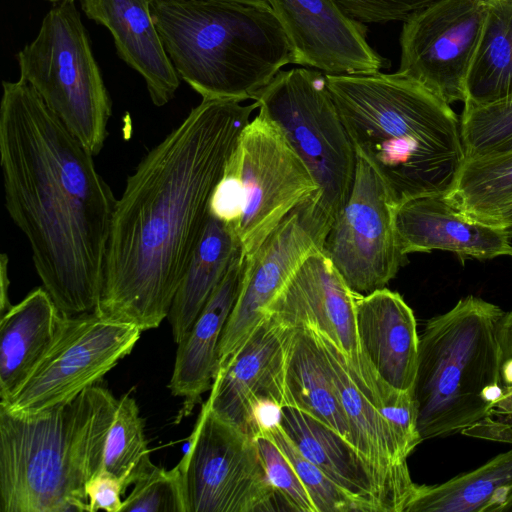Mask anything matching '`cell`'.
<instances>
[{"label":"cell","instance_id":"1","mask_svg":"<svg viewBox=\"0 0 512 512\" xmlns=\"http://www.w3.org/2000/svg\"><path fill=\"white\" fill-rule=\"evenodd\" d=\"M257 102L202 99L139 162L115 207L94 312L141 331L168 317Z\"/></svg>","mask_w":512,"mask_h":512},{"label":"cell","instance_id":"2","mask_svg":"<svg viewBox=\"0 0 512 512\" xmlns=\"http://www.w3.org/2000/svg\"><path fill=\"white\" fill-rule=\"evenodd\" d=\"M93 154L24 79L2 82L0 165L5 206L64 316L94 312L117 204Z\"/></svg>","mask_w":512,"mask_h":512},{"label":"cell","instance_id":"3","mask_svg":"<svg viewBox=\"0 0 512 512\" xmlns=\"http://www.w3.org/2000/svg\"><path fill=\"white\" fill-rule=\"evenodd\" d=\"M325 76L357 157L398 205L453 189L465 153L450 104L399 72Z\"/></svg>","mask_w":512,"mask_h":512},{"label":"cell","instance_id":"4","mask_svg":"<svg viewBox=\"0 0 512 512\" xmlns=\"http://www.w3.org/2000/svg\"><path fill=\"white\" fill-rule=\"evenodd\" d=\"M117 401L97 384L34 414L0 406V512H88Z\"/></svg>","mask_w":512,"mask_h":512},{"label":"cell","instance_id":"5","mask_svg":"<svg viewBox=\"0 0 512 512\" xmlns=\"http://www.w3.org/2000/svg\"><path fill=\"white\" fill-rule=\"evenodd\" d=\"M152 16L179 77L202 99H253L294 64L269 4L152 0Z\"/></svg>","mask_w":512,"mask_h":512},{"label":"cell","instance_id":"6","mask_svg":"<svg viewBox=\"0 0 512 512\" xmlns=\"http://www.w3.org/2000/svg\"><path fill=\"white\" fill-rule=\"evenodd\" d=\"M499 306L475 296L427 321L419 335L412 397L422 441L467 432L503 395Z\"/></svg>","mask_w":512,"mask_h":512},{"label":"cell","instance_id":"7","mask_svg":"<svg viewBox=\"0 0 512 512\" xmlns=\"http://www.w3.org/2000/svg\"><path fill=\"white\" fill-rule=\"evenodd\" d=\"M16 60L20 78L94 156L99 154L112 102L75 3L54 5Z\"/></svg>","mask_w":512,"mask_h":512},{"label":"cell","instance_id":"8","mask_svg":"<svg viewBox=\"0 0 512 512\" xmlns=\"http://www.w3.org/2000/svg\"><path fill=\"white\" fill-rule=\"evenodd\" d=\"M255 102L311 172L318 185L314 204L330 229L349 197L357 155L325 74L306 67L280 71Z\"/></svg>","mask_w":512,"mask_h":512},{"label":"cell","instance_id":"9","mask_svg":"<svg viewBox=\"0 0 512 512\" xmlns=\"http://www.w3.org/2000/svg\"><path fill=\"white\" fill-rule=\"evenodd\" d=\"M178 464L188 512L281 510L255 438L218 417L206 402Z\"/></svg>","mask_w":512,"mask_h":512},{"label":"cell","instance_id":"10","mask_svg":"<svg viewBox=\"0 0 512 512\" xmlns=\"http://www.w3.org/2000/svg\"><path fill=\"white\" fill-rule=\"evenodd\" d=\"M227 167L239 186L241 216L235 234L244 258L318 190L281 129L260 114L243 129Z\"/></svg>","mask_w":512,"mask_h":512},{"label":"cell","instance_id":"11","mask_svg":"<svg viewBox=\"0 0 512 512\" xmlns=\"http://www.w3.org/2000/svg\"><path fill=\"white\" fill-rule=\"evenodd\" d=\"M141 332L95 312L63 315L52 346L19 391L0 406L12 413L34 414L72 400L130 354Z\"/></svg>","mask_w":512,"mask_h":512},{"label":"cell","instance_id":"12","mask_svg":"<svg viewBox=\"0 0 512 512\" xmlns=\"http://www.w3.org/2000/svg\"><path fill=\"white\" fill-rule=\"evenodd\" d=\"M397 206L383 179L357 157L349 197L322 246V252L357 295L385 288L407 262L396 231Z\"/></svg>","mask_w":512,"mask_h":512},{"label":"cell","instance_id":"13","mask_svg":"<svg viewBox=\"0 0 512 512\" xmlns=\"http://www.w3.org/2000/svg\"><path fill=\"white\" fill-rule=\"evenodd\" d=\"M356 298L330 259L318 250L301 264L269 307L268 315L291 327H309L330 339L341 351L358 388L380 409L399 390L381 382L362 352Z\"/></svg>","mask_w":512,"mask_h":512},{"label":"cell","instance_id":"14","mask_svg":"<svg viewBox=\"0 0 512 512\" xmlns=\"http://www.w3.org/2000/svg\"><path fill=\"white\" fill-rule=\"evenodd\" d=\"M485 0H437L403 22L400 67L448 104L466 99L482 33Z\"/></svg>","mask_w":512,"mask_h":512},{"label":"cell","instance_id":"15","mask_svg":"<svg viewBox=\"0 0 512 512\" xmlns=\"http://www.w3.org/2000/svg\"><path fill=\"white\" fill-rule=\"evenodd\" d=\"M313 196L293 209L245 258L240 291L219 344L218 370L265 320L269 307L306 258L322 250L329 229L317 213Z\"/></svg>","mask_w":512,"mask_h":512},{"label":"cell","instance_id":"16","mask_svg":"<svg viewBox=\"0 0 512 512\" xmlns=\"http://www.w3.org/2000/svg\"><path fill=\"white\" fill-rule=\"evenodd\" d=\"M294 330L268 315L218 370L206 401L218 417L255 437L256 410L267 402L284 407V373Z\"/></svg>","mask_w":512,"mask_h":512},{"label":"cell","instance_id":"17","mask_svg":"<svg viewBox=\"0 0 512 512\" xmlns=\"http://www.w3.org/2000/svg\"><path fill=\"white\" fill-rule=\"evenodd\" d=\"M292 47L294 64L325 74L380 72L388 61L367 42V28L333 0H268Z\"/></svg>","mask_w":512,"mask_h":512},{"label":"cell","instance_id":"18","mask_svg":"<svg viewBox=\"0 0 512 512\" xmlns=\"http://www.w3.org/2000/svg\"><path fill=\"white\" fill-rule=\"evenodd\" d=\"M309 329L322 351L353 445L378 476L384 511L404 512L418 485L411 479L407 458L388 421L358 388L339 348L323 334Z\"/></svg>","mask_w":512,"mask_h":512},{"label":"cell","instance_id":"19","mask_svg":"<svg viewBox=\"0 0 512 512\" xmlns=\"http://www.w3.org/2000/svg\"><path fill=\"white\" fill-rule=\"evenodd\" d=\"M395 225L400 249L406 256L432 250L479 260L512 255V241L501 225L468 215L445 195L400 203Z\"/></svg>","mask_w":512,"mask_h":512},{"label":"cell","instance_id":"20","mask_svg":"<svg viewBox=\"0 0 512 512\" xmlns=\"http://www.w3.org/2000/svg\"><path fill=\"white\" fill-rule=\"evenodd\" d=\"M356 325L362 352L381 382L411 392L419 334L414 313L402 296L386 287L357 295Z\"/></svg>","mask_w":512,"mask_h":512},{"label":"cell","instance_id":"21","mask_svg":"<svg viewBox=\"0 0 512 512\" xmlns=\"http://www.w3.org/2000/svg\"><path fill=\"white\" fill-rule=\"evenodd\" d=\"M152 0H81L85 15L111 33L118 56L138 72L146 83L152 103L161 107L180 85L160 38Z\"/></svg>","mask_w":512,"mask_h":512},{"label":"cell","instance_id":"22","mask_svg":"<svg viewBox=\"0 0 512 512\" xmlns=\"http://www.w3.org/2000/svg\"><path fill=\"white\" fill-rule=\"evenodd\" d=\"M240 251L191 328L178 344L169 389L184 399L180 417L187 416L211 390L218 371L221 337L237 300L245 270Z\"/></svg>","mask_w":512,"mask_h":512},{"label":"cell","instance_id":"23","mask_svg":"<svg viewBox=\"0 0 512 512\" xmlns=\"http://www.w3.org/2000/svg\"><path fill=\"white\" fill-rule=\"evenodd\" d=\"M279 424L299 451L367 512H385L375 470L348 440L289 406L281 408Z\"/></svg>","mask_w":512,"mask_h":512},{"label":"cell","instance_id":"24","mask_svg":"<svg viewBox=\"0 0 512 512\" xmlns=\"http://www.w3.org/2000/svg\"><path fill=\"white\" fill-rule=\"evenodd\" d=\"M63 314L42 287L32 290L0 319V403L22 387L52 346Z\"/></svg>","mask_w":512,"mask_h":512},{"label":"cell","instance_id":"25","mask_svg":"<svg viewBox=\"0 0 512 512\" xmlns=\"http://www.w3.org/2000/svg\"><path fill=\"white\" fill-rule=\"evenodd\" d=\"M284 406L307 413L353 445L349 423L322 351L306 326L295 327L290 342L284 373Z\"/></svg>","mask_w":512,"mask_h":512},{"label":"cell","instance_id":"26","mask_svg":"<svg viewBox=\"0 0 512 512\" xmlns=\"http://www.w3.org/2000/svg\"><path fill=\"white\" fill-rule=\"evenodd\" d=\"M240 251L235 233L210 215L168 314L176 343L191 328Z\"/></svg>","mask_w":512,"mask_h":512},{"label":"cell","instance_id":"27","mask_svg":"<svg viewBox=\"0 0 512 512\" xmlns=\"http://www.w3.org/2000/svg\"><path fill=\"white\" fill-rule=\"evenodd\" d=\"M512 488V448L441 484L418 485L404 512H499Z\"/></svg>","mask_w":512,"mask_h":512},{"label":"cell","instance_id":"28","mask_svg":"<svg viewBox=\"0 0 512 512\" xmlns=\"http://www.w3.org/2000/svg\"><path fill=\"white\" fill-rule=\"evenodd\" d=\"M486 15L466 80L464 103L512 95V0H485Z\"/></svg>","mask_w":512,"mask_h":512},{"label":"cell","instance_id":"29","mask_svg":"<svg viewBox=\"0 0 512 512\" xmlns=\"http://www.w3.org/2000/svg\"><path fill=\"white\" fill-rule=\"evenodd\" d=\"M445 196L468 215L488 221L512 205V152L465 159Z\"/></svg>","mask_w":512,"mask_h":512},{"label":"cell","instance_id":"30","mask_svg":"<svg viewBox=\"0 0 512 512\" xmlns=\"http://www.w3.org/2000/svg\"><path fill=\"white\" fill-rule=\"evenodd\" d=\"M154 467L137 402L129 392L125 393L117 401L104 447L102 469L117 477L126 491Z\"/></svg>","mask_w":512,"mask_h":512},{"label":"cell","instance_id":"31","mask_svg":"<svg viewBox=\"0 0 512 512\" xmlns=\"http://www.w3.org/2000/svg\"><path fill=\"white\" fill-rule=\"evenodd\" d=\"M460 131L465 159L512 152V95L489 103H464Z\"/></svg>","mask_w":512,"mask_h":512},{"label":"cell","instance_id":"32","mask_svg":"<svg viewBox=\"0 0 512 512\" xmlns=\"http://www.w3.org/2000/svg\"><path fill=\"white\" fill-rule=\"evenodd\" d=\"M261 433L269 436L290 460L317 512H367L299 451L280 424Z\"/></svg>","mask_w":512,"mask_h":512},{"label":"cell","instance_id":"33","mask_svg":"<svg viewBox=\"0 0 512 512\" xmlns=\"http://www.w3.org/2000/svg\"><path fill=\"white\" fill-rule=\"evenodd\" d=\"M120 512H188L179 464L170 470L155 466L134 484Z\"/></svg>","mask_w":512,"mask_h":512},{"label":"cell","instance_id":"34","mask_svg":"<svg viewBox=\"0 0 512 512\" xmlns=\"http://www.w3.org/2000/svg\"><path fill=\"white\" fill-rule=\"evenodd\" d=\"M268 480L285 510L317 512L315 505L290 460L266 434L254 437Z\"/></svg>","mask_w":512,"mask_h":512},{"label":"cell","instance_id":"35","mask_svg":"<svg viewBox=\"0 0 512 512\" xmlns=\"http://www.w3.org/2000/svg\"><path fill=\"white\" fill-rule=\"evenodd\" d=\"M349 18L362 23L405 22L437 0H333Z\"/></svg>","mask_w":512,"mask_h":512},{"label":"cell","instance_id":"36","mask_svg":"<svg viewBox=\"0 0 512 512\" xmlns=\"http://www.w3.org/2000/svg\"><path fill=\"white\" fill-rule=\"evenodd\" d=\"M124 493L120 480L113 474L101 469L86 485L88 512L98 510L120 512L123 503L121 496Z\"/></svg>","mask_w":512,"mask_h":512},{"label":"cell","instance_id":"37","mask_svg":"<svg viewBox=\"0 0 512 512\" xmlns=\"http://www.w3.org/2000/svg\"><path fill=\"white\" fill-rule=\"evenodd\" d=\"M500 378L503 396L512 395V310L504 312L498 324Z\"/></svg>","mask_w":512,"mask_h":512},{"label":"cell","instance_id":"38","mask_svg":"<svg viewBox=\"0 0 512 512\" xmlns=\"http://www.w3.org/2000/svg\"><path fill=\"white\" fill-rule=\"evenodd\" d=\"M8 258L6 254L1 255V272H0V282H1V293H0V307H1V315L5 313L7 309L11 306L8 299V287H9V279H8Z\"/></svg>","mask_w":512,"mask_h":512},{"label":"cell","instance_id":"39","mask_svg":"<svg viewBox=\"0 0 512 512\" xmlns=\"http://www.w3.org/2000/svg\"><path fill=\"white\" fill-rule=\"evenodd\" d=\"M488 221L501 225L512 241V205L489 219Z\"/></svg>","mask_w":512,"mask_h":512},{"label":"cell","instance_id":"40","mask_svg":"<svg viewBox=\"0 0 512 512\" xmlns=\"http://www.w3.org/2000/svg\"><path fill=\"white\" fill-rule=\"evenodd\" d=\"M509 511H512V488L508 492V494L499 510V512H509Z\"/></svg>","mask_w":512,"mask_h":512},{"label":"cell","instance_id":"41","mask_svg":"<svg viewBox=\"0 0 512 512\" xmlns=\"http://www.w3.org/2000/svg\"><path fill=\"white\" fill-rule=\"evenodd\" d=\"M229 1H239V2H247V3H257V4H269L268 0H229Z\"/></svg>","mask_w":512,"mask_h":512},{"label":"cell","instance_id":"42","mask_svg":"<svg viewBox=\"0 0 512 512\" xmlns=\"http://www.w3.org/2000/svg\"><path fill=\"white\" fill-rule=\"evenodd\" d=\"M52 3H61V2H74L75 0H47Z\"/></svg>","mask_w":512,"mask_h":512},{"label":"cell","instance_id":"43","mask_svg":"<svg viewBox=\"0 0 512 512\" xmlns=\"http://www.w3.org/2000/svg\"><path fill=\"white\" fill-rule=\"evenodd\" d=\"M511 257H512V255H511Z\"/></svg>","mask_w":512,"mask_h":512}]
</instances>
